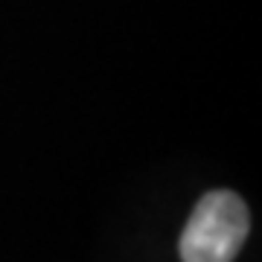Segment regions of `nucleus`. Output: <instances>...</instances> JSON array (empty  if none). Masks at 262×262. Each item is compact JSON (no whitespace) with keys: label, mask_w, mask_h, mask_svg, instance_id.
<instances>
[{"label":"nucleus","mask_w":262,"mask_h":262,"mask_svg":"<svg viewBox=\"0 0 262 262\" xmlns=\"http://www.w3.org/2000/svg\"><path fill=\"white\" fill-rule=\"evenodd\" d=\"M251 233V213L230 189H213L195 204L181 233L184 262H233Z\"/></svg>","instance_id":"nucleus-1"}]
</instances>
